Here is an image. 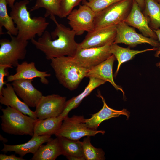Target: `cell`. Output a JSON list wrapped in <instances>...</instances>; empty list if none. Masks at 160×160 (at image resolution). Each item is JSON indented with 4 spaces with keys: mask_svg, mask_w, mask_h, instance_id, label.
<instances>
[{
    "mask_svg": "<svg viewBox=\"0 0 160 160\" xmlns=\"http://www.w3.org/2000/svg\"><path fill=\"white\" fill-rule=\"evenodd\" d=\"M52 139L50 135L33 136L28 141L22 144L9 145L4 143V147L1 151L4 153L14 152L23 157L28 153L34 154L41 145Z\"/></svg>",
    "mask_w": 160,
    "mask_h": 160,
    "instance_id": "obj_18",
    "label": "cell"
},
{
    "mask_svg": "<svg viewBox=\"0 0 160 160\" xmlns=\"http://www.w3.org/2000/svg\"><path fill=\"white\" fill-rule=\"evenodd\" d=\"M29 2L28 0L16 2L10 13L18 30L17 36L26 41L34 39L36 35L41 36L49 25L45 17H31L27 7Z\"/></svg>",
    "mask_w": 160,
    "mask_h": 160,
    "instance_id": "obj_2",
    "label": "cell"
},
{
    "mask_svg": "<svg viewBox=\"0 0 160 160\" xmlns=\"http://www.w3.org/2000/svg\"><path fill=\"white\" fill-rule=\"evenodd\" d=\"M9 36L10 40L6 39L0 40V64L17 67L19 60L25 57L28 42L17 36Z\"/></svg>",
    "mask_w": 160,
    "mask_h": 160,
    "instance_id": "obj_6",
    "label": "cell"
},
{
    "mask_svg": "<svg viewBox=\"0 0 160 160\" xmlns=\"http://www.w3.org/2000/svg\"><path fill=\"white\" fill-rule=\"evenodd\" d=\"M6 0H0V33L4 34L2 28L4 27L7 31L6 33L17 36L18 30L15 25L14 21L10 15H9Z\"/></svg>",
    "mask_w": 160,
    "mask_h": 160,
    "instance_id": "obj_26",
    "label": "cell"
},
{
    "mask_svg": "<svg viewBox=\"0 0 160 160\" xmlns=\"http://www.w3.org/2000/svg\"><path fill=\"white\" fill-rule=\"evenodd\" d=\"M62 155L68 160H84L82 142L62 137H57Z\"/></svg>",
    "mask_w": 160,
    "mask_h": 160,
    "instance_id": "obj_20",
    "label": "cell"
},
{
    "mask_svg": "<svg viewBox=\"0 0 160 160\" xmlns=\"http://www.w3.org/2000/svg\"><path fill=\"white\" fill-rule=\"evenodd\" d=\"M56 25L54 31L50 33L45 31L37 40L33 39L32 43L45 55L47 59L63 56H72L78 47L75 40L76 33L72 29L59 23L55 16H50Z\"/></svg>",
    "mask_w": 160,
    "mask_h": 160,
    "instance_id": "obj_1",
    "label": "cell"
},
{
    "mask_svg": "<svg viewBox=\"0 0 160 160\" xmlns=\"http://www.w3.org/2000/svg\"><path fill=\"white\" fill-rule=\"evenodd\" d=\"M121 0H86L83 4L89 7L95 13L99 12L113 4Z\"/></svg>",
    "mask_w": 160,
    "mask_h": 160,
    "instance_id": "obj_29",
    "label": "cell"
},
{
    "mask_svg": "<svg viewBox=\"0 0 160 160\" xmlns=\"http://www.w3.org/2000/svg\"><path fill=\"white\" fill-rule=\"evenodd\" d=\"M157 1V2L160 3V0H155Z\"/></svg>",
    "mask_w": 160,
    "mask_h": 160,
    "instance_id": "obj_38",
    "label": "cell"
},
{
    "mask_svg": "<svg viewBox=\"0 0 160 160\" xmlns=\"http://www.w3.org/2000/svg\"><path fill=\"white\" fill-rule=\"evenodd\" d=\"M152 29L156 33L159 44V48H158L155 54V56L156 57H159V55H160V29Z\"/></svg>",
    "mask_w": 160,
    "mask_h": 160,
    "instance_id": "obj_33",
    "label": "cell"
},
{
    "mask_svg": "<svg viewBox=\"0 0 160 160\" xmlns=\"http://www.w3.org/2000/svg\"><path fill=\"white\" fill-rule=\"evenodd\" d=\"M15 0H6L7 4L9 5L11 8L14 6Z\"/></svg>",
    "mask_w": 160,
    "mask_h": 160,
    "instance_id": "obj_35",
    "label": "cell"
},
{
    "mask_svg": "<svg viewBox=\"0 0 160 160\" xmlns=\"http://www.w3.org/2000/svg\"><path fill=\"white\" fill-rule=\"evenodd\" d=\"M86 0H61L59 17H67L73 8Z\"/></svg>",
    "mask_w": 160,
    "mask_h": 160,
    "instance_id": "obj_30",
    "label": "cell"
},
{
    "mask_svg": "<svg viewBox=\"0 0 160 160\" xmlns=\"http://www.w3.org/2000/svg\"><path fill=\"white\" fill-rule=\"evenodd\" d=\"M89 78V83L84 91L77 96L73 97L66 101L64 109L60 115L63 119L68 116V113L71 110L78 107L83 100L89 95L93 90L106 82L95 77H90Z\"/></svg>",
    "mask_w": 160,
    "mask_h": 160,
    "instance_id": "obj_21",
    "label": "cell"
},
{
    "mask_svg": "<svg viewBox=\"0 0 160 160\" xmlns=\"http://www.w3.org/2000/svg\"><path fill=\"white\" fill-rule=\"evenodd\" d=\"M16 71L15 74L8 76L7 82H12L20 79H33L39 78H40L41 83L48 85L49 81L46 77L51 76L50 74L47 73V71H42L38 70L35 66V63L33 62L28 63L24 61L19 64L16 67Z\"/></svg>",
    "mask_w": 160,
    "mask_h": 160,
    "instance_id": "obj_16",
    "label": "cell"
},
{
    "mask_svg": "<svg viewBox=\"0 0 160 160\" xmlns=\"http://www.w3.org/2000/svg\"><path fill=\"white\" fill-rule=\"evenodd\" d=\"M156 65L157 66H160V63H157L156 64Z\"/></svg>",
    "mask_w": 160,
    "mask_h": 160,
    "instance_id": "obj_37",
    "label": "cell"
},
{
    "mask_svg": "<svg viewBox=\"0 0 160 160\" xmlns=\"http://www.w3.org/2000/svg\"><path fill=\"white\" fill-rule=\"evenodd\" d=\"M97 96L102 99L103 106L99 111L92 115L91 118L85 119V123L88 128L93 130H97L98 126L103 121L111 118L119 117L121 115L126 116L127 119H129L130 113L127 109H124L119 111L111 108L107 105L104 98L100 92H98Z\"/></svg>",
    "mask_w": 160,
    "mask_h": 160,
    "instance_id": "obj_15",
    "label": "cell"
},
{
    "mask_svg": "<svg viewBox=\"0 0 160 160\" xmlns=\"http://www.w3.org/2000/svg\"><path fill=\"white\" fill-rule=\"evenodd\" d=\"M0 140L1 141H2L3 142L7 143L8 141L7 139L3 137V136L0 135Z\"/></svg>",
    "mask_w": 160,
    "mask_h": 160,
    "instance_id": "obj_36",
    "label": "cell"
},
{
    "mask_svg": "<svg viewBox=\"0 0 160 160\" xmlns=\"http://www.w3.org/2000/svg\"><path fill=\"white\" fill-rule=\"evenodd\" d=\"M158 48V47H154L152 49L143 50H134L129 48L122 47L113 42L110 46V52L112 54L115 56L118 62L114 77L117 76L120 67L123 63L131 60L137 54L148 51H156Z\"/></svg>",
    "mask_w": 160,
    "mask_h": 160,
    "instance_id": "obj_23",
    "label": "cell"
},
{
    "mask_svg": "<svg viewBox=\"0 0 160 160\" xmlns=\"http://www.w3.org/2000/svg\"><path fill=\"white\" fill-rule=\"evenodd\" d=\"M62 153L58 137L41 145L31 159L32 160H55Z\"/></svg>",
    "mask_w": 160,
    "mask_h": 160,
    "instance_id": "obj_24",
    "label": "cell"
},
{
    "mask_svg": "<svg viewBox=\"0 0 160 160\" xmlns=\"http://www.w3.org/2000/svg\"><path fill=\"white\" fill-rule=\"evenodd\" d=\"M50 65L59 83L72 91L86 77L88 69L81 66L71 56H63L50 60Z\"/></svg>",
    "mask_w": 160,
    "mask_h": 160,
    "instance_id": "obj_3",
    "label": "cell"
},
{
    "mask_svg": "<svg viewBox=\"0 0 160 160\" xmlns=\"http://www.w3.org/2000/svg\"><path fill=\"white\" fill-rule=\"evenodd\" d=\"M6 85V86L3 88L0 93L1 104L15 109L23 114L37 119L35 111L31 110L27 104L19 98L11 84L7 83Z\"/></svg>",
    "mask_w": 160,
    "mask_h": 160,
    "instance_id": "obj_17",
    "label": "cell"
},
{
    "mask_svg": "<svg viewBox=\"0 0 160 160\" xmlns=\"http://www.w3.org/2000/svg\"><path fill=\"white\" fill-rule=\"evenodd\" d=\"M13 68V67L9 65L0 64V93L4 87V85L7 84L4 81V77L9 75L7 69Z\"/></svg>",
    "mask_w": 160,
    "mask_h": 160,
    "instance_id": "obj_31",
    "label": "cell"
},
{
    "mask_svg": "<svg viewBox=\"0 0 160 160\" xmlns=\"http://www.w3.org/2000/svg\"><path fill=\"white\" fill-rule=\"evenodd\" d=\"M111 44L87 49L78 47L72 57L81 66L89 70L103 62L112 55L110 50Z\"/></svg>",
    "mask_w": 160,
    "mask_h": 160,
    "instance_id": "obj_9",
    "label": "cell"
},
{
    "mask_svg": "<svg viewBox=\"0 0 160 160\" xmlns=\"http://www.w3.org/2000/svg\"><path fill=\"white\" fill-rule=\"evenodd\" d=\"M145 6L143 12L152 29H160V3L155 0H145Z\"/></svg>",
    "mask_w": 160,
    "mask_h": 160,
    "instance_id": "obj_25",
    "label": "cell"
},
{
    "mask_svg": "<svg viewBox=\"0 0 160 160\" xmlns=\"http://www.w3.org/2000/svg\"><path fill=\"white\" fill-rule=\"evenodd\" d=\"M82 142L84 156L86 160H103L105 153L100 148L93 146L91 143L90 136H87Z\"/></svg>",
    "mask_w": 160,
    "mask_h": 160,
    "instance_id": "obj_28",
    "label": "cell"
},
{
    "mask_svg": "<svg viewBox=\"0 0 160 160\" xmlns=\"http://www.w3.org/2000/svg\"><path fill=\"white\" fill-rule=\"evenodd\" d=\"M133 0H121L95 13V30L116 25L124 22L130 12Z\"/></svg>",
    "mask_w": 160,
    "mask_h": 160,
    "instance_id": "obj_5",
    "label": "cell"
},
{
    "mask_svg": "<svg viewBox=\"0 0 160 160\" xmlns=\"http://www.w3.org/2000/svg\"><path fill=\"white\" fill-rule=\"evenodd\" d=\"M116 25H112L95 30L87 33L84 39L78 44L82 49L98 47L111 44L116 36Z\"/></svg>",
    "mask_w": 160,
    "mask_h": 160,
    "instance_id": "obj_12",
    "label": "cell"
},
{
    "mask_svg": "<svg viewBox=\"0 0 160 160\" xmlns=\"http://www.w3.org/2000/svg\"><path fill=\"white\" fill-rule=\"evenodd\" d=\"M116 28L115 43H123L132 47L142 44H148L155 47H159L158 41L137 33L124 21L117 25Z\"/></svg>",
    "mask_w": 160,
    "mask_h": 160,
    "instance_id": "obj_11",
    "label": "cell"
},
{
    "mask_svg": "<svg viewBox=\"0 0 160 160\" xmlns=\"http://www.w3.org/2000/svg\"><path fill=\"white\" fill-rule=\"evenodd\" d=\"M33 79H20L11 84L17 95L29 107H36L43 96L33 85Z\"/></svg>",
    "mask_w": 160,
    "mask_h": 160,
    "instance_id": "obj_13",
    "label": "cell"
},
{
    "mask_svg": "<svg viewBox=\"0 0 160 160\" xmlns=\"http://www.w3.org/2000/svg\"><path fill=\"white\" fill-rule=\"evenodd\" d=\"M63 119L60 116L36 121L33 136L50 135L55 134L60 129Z\"/></svg>",
    "mask_w": 160,
    "mask_h": 160,
    "instance_id": "obj_22",
    "label": "cell"
},
{
    "mask_svg": "<svg viewBox=\"0 0 160 160\" xmlns=\"http://www.w3.org/2000/svg\"><path fill=\"white\" fill-rule=\"evenodd\" d=\"M124 22L128 25L137 29L144 36L158 39L156 33L149 26L147 19L135 0H133L130 11Z\"/></svg>",
    "mask_w": 160,
    "mask_h": 160,
    "instance_id": "obj_14",
    "label": "cell"
},
{
    "mask_svg": "<svg viewBox=\"0 0 160 160\" xmlns=\"http://www.w3.org/2000/svg\"><path fill=\"white\" fill-rule=\"evenodd\" d=\"M138 4L141 10L143 11L144 10L145 6V0H135Z\"/></svg>",
    "mask_w": 160,
    "mask_h": 160,
    "instance_id": "obj_34",
    "label": "cell"
},
{
    "mask_svg": "<svg viewBox=\"0 0 160 160\" xmlns=\"http://www.w3.org/2000/svg\"><path fill=\"white\" fill-rule=\"evenodd\" d=\"M1 110V126L3 132L15 135L33 136L36 119L10 106Z\"/></svg>",
    "mask_w": 160,
    "mask_h": 160,
    "instance_id": "obj_4",
    "label": "cell"
},
{
    "mask_svg": "<svg viewBox=\"0 0 160 160\" xmlns=\"http://www.w3.org/2000/svg\"><path fill=\"white\" fill-rule=\"evenodd\" d=\"M66 100V97L57 94L43 95L36 107V117L44 119L59 116L64 109Z\"/></svg>",
    "mask_w": 160,
    "mask_h": 160,
    "instance_id": "obj_10",
    "label": "cell"
},
{
    "mask_svg": "<svg viewBox=\"0 0 160 160\" xmlns=\"http://www.w3.org/2000/svg\"><path fill=\"white\" fill-rule=\"evenodd\" d=\"M115 59V56L112 55L103 62L89 69L86 77H95L109 82L116 90L122 92L124 97V93L123 89L115 83L113 79L112 70Z\"/></svg>",
    "mask_w": 160,
    "mask_h": 160,
    "instance_id": "obj_19",
    "label": "cell"
},
{
    "mask_svg": "<svg viewBox=\"0 0 160 160\" xmlns=\"http://www.w3.org/2000/svg\"><path fill=\"white\" fill-rule=\"evenodd\" d=\"M95 13L89 7L80 5L77 9H73L67 17L68 24L76 35L94 30Z\"/></svg>",
    "mask_w": 160,
    "mask_h": 160,
    "instance_id": "obj_8",
    "label": "cell"
},
{
    "mask_svg": "<svg viewBox=\"0 0 160 160\" xmlns=\"http://www.w3.org/2000/svg\"><path fill=\"white\" fill-rule=\"evenodd\" d=\"M83 116H67L63 120L61 126L55 134L57 137H62L73 140H79L85 136H94L98 133L103 135V130H95L89 129Z\"/></svg>",
    "mask_w": 160,
    "mask_h": 160,
    "instance_id": "obj_7",
    "label": "cell"
},
{
    "mask_svg": "<svg viewBox=\"0 0 160 160\" xmlns=\"http://www.w3.org/2000/svg\"><path fill=\"white\" fill-rule=\"evenodd\" d=\"M0 160H25V159L23 157H18L15 154L7 155L5 154H0Z\"/></svg>",
    "mask_w": 160,
    "mask_h": 160,
    "instance_id": "obj_32",
    "label": "cell"
},
{
    "mask_svg": "<svg viewBox=\"0 0 160 160\" xmlns=\"http://www.w3.org/2000/svg\"><path fill=\"white\" fill-rule=\"evenodd\" d=\"M61 0H36L30 12L35 11L41 8L45 9L44 17H47L51 15L59 17Z\"/></svg>",
    "mask_w": 160,
    "mask_h": 160,
    "instance_id": "obj_27",
    "label": "cell"
}]
</instances>
